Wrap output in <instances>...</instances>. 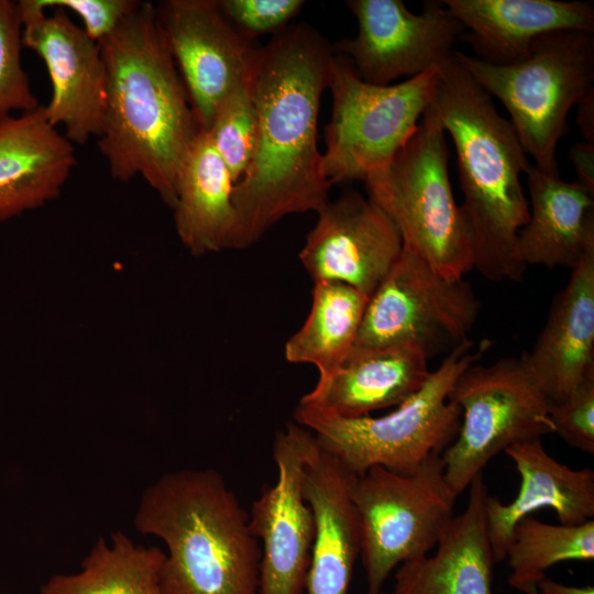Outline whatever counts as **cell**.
<instances>
[{
	"mask_svg": "<svg viewBox=\"0 0 594 594\" xmlns=\"http://www.w3.org/2000/svg\"><path fill=\"white\" fill-rule=\"evenodd\" d=\"M333 56L332 45L306 23L286 26L260 47L252 76L256 143L233 187L230 249H246L284 217L318 212L330 201L317 130Z\"/></svg>",
	"mask_w": 594,
	"mask_h": 594,
	"instance_id": "6da1fadb",
	"label": "cell"
},
{
	"mask_svg": "<svg viewBox=\"0 0 594 594\" xmlns=\"http://www.w3.org/2000/svg\"><path fill=\"white\" fill-rule=\"evenodd\" d=\"M99 45L107 70L99 152L112 178L140 175L173 209L178 172L200 129L154 3L142 1Z\"/></svg>",
	"mask_w": 594,
	"mask_h": 594,
	"instance_id": "7a4b0ae2",
	"label": "cell"
},
{
	"mask_svg": "<svg viewBox=\"0 0 594 594\" xmlns=\"http://www.w3.org/2000/svg\"><path fill=\"white\" fill-rule=\"evenodd\" d=\"M452 139L473 241V268L491 282L521 280L517 235L529 218L520 176L530 167L509 120L452 56L438 68L431 101Z\"/></svg>",
	"mask_w": 594,
	"mask_h": 594,
	"instance_id": "3957f363",
	"label": "cell"
},
{
	"mask_svg": "<svg viewBox=\"0 0 594 594\" xmlns=\"http://www.w3.org/2000/svg\"><path fill=\"white\" fill-rule=\"evenodd\" d=\"M135 529L167 548L165 594H257L261 549L249 514L219 472L162 475L142 494Z\"/></svg>",
	"mask_w": 594,
	"mask_h": 594,
	"instance_id": "277c9868",
	"label": "cell"
},
{
	"mask_svg": "<svg viewBox=\"0 0 594 594\" xmlns=\"http://www.w3.org/2000/svg\"><path fill=\"white\" fill-rule=\"evenodd\" d=\"M491 344L483 339L474 349L473 341H464L430 372L416 394L386 415L340 418L297 405L295 422L311 431L319 447L356 476L374 466L411 474L455 439L461 409L449 394L462 372L476 363Z\"/></svg>",
	"mask_w": 594,
	"mask_h": 594,
	"instance_id": "5b68a950",
	"label": "cell"
},
{
	"mask_svg": "<svg viewBox=\"0 0 594 594\" xmlns=\"http://www.w3.org/2000/svg\"><path fill=\"white\" fill-rule=\"evenodd\" d=\"M448 156L446 131L430 103L405 146L364 184L403 244L440 275L459 279L473 270V241L453 196Z\"/></svg>",
	"mask_w": 594,
	"mask_h": 594,
	"instance_id": "8992f818",
	"label": "cell"
},
{
	"mask_svg": "<svg viewBox=\"0 0 594 594\" xmlns=\"http://www.w3.org/2000/svg\"><path fill=\"white\" fill-rule=\"evenodd\" d=\"M470 77L505 106L518 139L540 172L559 176L557 145L568 131L566 117L594 87V36L582 30L542 34L529 57L497 66L454 51Z\"/></svg>",
	"mask_w": 594,
	"mask_h": 594,
	"instance_id": "52a82bcc",
	"label": "cell"
},
{
	"mask_svg": "<svg viewBox=\"0 0 594 594\" xmlns=\"http://www.w3.org/2000/svg\"><path fill=\"white\" fill-rule=\"evenodd\" d=\"M437 81L438 69H432L399 84H369L348 58L334 55L328 82L332 113L321 161L324 178L331 185L364 182L386 166L415 133Z\"/></svg>",
	"mask_w": 594,
	"mask_h": 594,
	"instance_id": "ba28073f",
	"label": "cell"
},
{
	"mask_svg": "<svg viewBox=\"0 0 594 594\" xmlns=\"http://www.w3.org/2000/svg\"><path fill=\"white\" fill-rule=\"evenodd\" d=\"M367 592L381 591L393 570L428 554L453 519L457 495L444 479L441 454L411 474L374 466L352 490Z\"/></svg>",
	"mask_w": 594,
	"mask_h": 594,
	"instance_id": "9c48e42d",
	"label": "cell"
},
{
	"mask_svg": "<svg viewBox=\"0 0 594 594\" xmlns=\"http://www.w3.org/2000/svg\"><path fill=\"white\" fill-rule=\"evenodd\" d=\"M449 399L460 407L461 424L441 458L444 479L457 496L499 452L553 432L551 400L522 355L474 363L458 377Z\"/></svg>",
	"mask_w": 594,
	"mask_h": 594,
	"instance_id": "30bf717a",
	"label": "cell"
},
{
	"mask_svg": "<svg viewBox=\"0 0 594 594\" xmlns=\"http://www.w3.org/2000/svg\"><path fill=\"white\" fill-rule=\"evenodd\" d=\"M481 308L469 282L440 275L403 244L369 298L351 352L413 345L428 360L448 354L469 340Z\"/></svg>",
	"mask_w": 594,
	"mask_h": 594,
	"instance_id": "8fae6325",
	"label": "cell"
},
{
	"mask_svg": "<svg viewBox=\"0 0 594 594\" xmlns=\"http://www.w3.org/2000/svg\"><path fill=\"white\" fill-rule=\"evenodd\" d=\"M156 22L185 86L200 131L217 108L254 70L260 47L227 20L217 0H163Z\"/></svg>",
	"mask_w": 594,
	"mask_h": 594,
	"instance_id": "7c38bea8",
	"label": "cell"
},
{
	"mask_svg": "<svg viewBox=\"0 0 594 594\" xmlns=\"http://www.w3.org/2000/svg\"><path fill=\"white\" fill-rule=\"evenodd\" d=\"M358 34L336 42L333 51L351 62L358 76L373 85H391L438 69L449 61L464 28L442 1H426L416 14L402 0H349Z\"/></svg>",
	"mask_w": 594,
	"mask_h": 594,
	"instance_id": "4fadbf2b",
	"label": "cell"
},
{
	"mask_svg": "<svg viewBox=\"0 0 594 594\" xmlns=\"http://www.w3.org/2000/svg\"><path fill=\"white\" fill-rule=\"evenodd\" d=\"M316 447L314 433L295 421L276 433V481L254 501L249 514L251 530L262 544L257 594L305 592L315 522L302 476Z\"/></svg>",
	"mask_w": 594,
	"mask_h": 594,
	"instance_id": "5bb4252c",
	"label": "cell"
},
{
	"mask_svg": "<svg viewBox=\"0 0 594 594\" xmlns=\"http://www.w3.org/2000/svg\"><path fill=\"white\" fill-rule=\"evenodd\" d=\"M23 46L44 62L52 97L44 106L47 121L62 127L73 144L100 135L106 109L107 70L98 42L75 24L66 11L52 13L36 0L16 1Z\"/></svg>",
	"mask_w": 594,
	"mask_h": 594,
	"instance_id": "9a60e30c",
	"label": "cell"
},
{
	"mask_svg": "<svg viewBox=\"0 0 594 594\" xmlns=\"http://www.w3.org/2000/svg\"><path fill=\"white\" fill-rule=\"evenodd\" d=\"M299 260L314 283L334 282L371 296L403 249L400 233L370 198L350 191L318 212Z\"/></svg>",
	"mask_w": 594,
	"mask_h": 594,
	"instance_id": "2e32d148",
	"label": "cell"
},
{
	"mask_svg": "<svg viewBox=\"0 0 594 594\" xmlns=\"http://www.w3.org/2000/svg\"><path fill=\"white\" fill-rule=\"evenodd\" d=\"M520 476L517 496L503 504L487 496L485 515L495 562L505 559L515 524L532 512L550 508L560 524L580 525L594 518V471L573 470L553 459L535 438L515 443L504 451Z\"/></svg>",
	"mask_w": 594,
	"mask_h": 594,
	"instance_id": "e0dca14e",
	"label": "cell"
},
{
	"mask_svg": "<svg viewBox=\"0 0 594 594\" xmlns=\"http://www.w3.org/2000/svg\"><path fill=\"white\" fill-rule=\"evenodd\" d=\"M356 475L317 443L302 476L315 522L307 594H348L360 554V530L351 490Z\"/></svg>",
	"mask_w": 594,
	"mask_h": 594,
	"instance_id": "ac0fdd59",
	"label": "cell"
},
{
	"mask_svg": "<svg viewBox=\"0 0 594 594\" xmlns=\"http://www.w3.org/2000/svg\"><path fill=\"white\" fill-rule=\"evenodd\" d=\"M469 32L462 38L476 58L497 66L515 65L530 55L538 36L559 30L594 32V7L559 0H442Z\"/></svg>",
	"mask_w": 594,
	"mask_h": 594,
	"instance_id": "d6986e66",
	"label": "cell"
},
{
	"mask_svg": "<svg viewBox=\"0 0 594 594\" xmlns=\"http://www.w3.org/2000/svg\"><path fill=\"white\" fill-rule=\"evenodd\" d=\"M77 164L74 144L44 106L0 121V221L56 199Z\"/></svg>",
	"mask_w": 594,
	"mask_h": 594,
	"instance_id": "ffe728a7",
	"label": "cell"
},
{
	"mask_svg": "<svg viewBox=\"0 0 594 594\" xmlns=\"http://www.w3.org/2000/svg\"><path fill=\"white\" fill-rule=\"evenodd\" d=\"M427 361L413 345L351 352L340 367L319 376L298 406L340 418H359L397 407L428 380Z\"/></svg>",
	"mask_w": 594,
	"mask_h": 594,
	"instance_id": "44dd1931",
	"label": "cell"
},
{
	"mask_svg": "<svg viewBox=\"0 0 594 594\" xmlns=\"http://www.w3.org/2000/svg\"><path fill=\"white\" fill-rule=\"evenodd\" d=\"M521 355L551 403L594 374V252L572 270L532 349Z\"/></svg>",
	"mask_w": 594,
	"mask_h": 594,
	"instance_id": "7402d4cb",
	"label": "cell"
},
{
	"mask_svg": "<svg viewBox=\"0 0 594 594\" xmlns=\"http://www.w3.org/2000/svg\"><path fill=\"white\" fill-rule=\"evenodd\" d=\"M483 474L470 484L468 505L453 517L432 556L404 562L393 594H493L495 563L487 534Z\"/></svg>",
	"mask_w": 594,
	"mask_h": 594,
	"instance_id": "603a6c76",
	"label": "cell"
},
{
	"mask_svg": "<svg viewBox=\"0 0 594 594\" xmlns=\"http://www.w3.org/2000/svg\"><path fill=\"white\" fill-rule=\"evenodd\" d=\"M530 210L517 235V252L529 265L573 270L594 252V193L530 165L526 172Z\"/></svg>",
	"mask_w": 594,
	"mask_h": 594,
	"instance_id": "cb8c5ba5",
	"label": "cell"
},
{
	"mask_svg": "<svg viewBox=\"0 0 594 594\" xmlns=\"http://www.w3.org/2000/svg\"><path fill=\"white\" fill-rule=\"evenodd\" d=\"M235 183L208 131H199L178 172L173 207L177 235L194 256L230 249Z\"/></svg>",
	"mask_w": 594,
	"mask_h": 594,
	"instance_id": "d4e9b609",
	"label": "cell"
},
{
	"mask_svg": "<svg viewBox=\"0 0 594 594\" xmlns=\"http://www.w3.org/2000/svg\"><path fill=\"white\" fill-rule=\"evenodd\" d=\"M369 298L345 284L314 283L309 315L286 341L285 359L315 365L319 376L336 371L355 343Z\"/></svg>",
	"mask_w": 594,
	"mask_h": 594,
	"instance_id": "484cf974",
	"label": "cell"
},
{
	"mask_svg": "<svg viewBox=\"0 0 594 594\" xmlns=\"http://www.w3.org/2000/svg\"><path fill=\"white\" fill-rule=\"evenodd\" d=\"M165 552L136 544L118 530L111 544L99 538L73 574H55L40 594H165L161 570Z\"/></svg>",
	"mask_w": 594,
	"mask_h": 594,
	"instance_id": "4316f807",
	"label": "cell"
},
{
	"mask_svg": "<svg viewBox=\"0 0 594 594\" xmlns=\"http://www.w3.org/2000/svg\"><path fill=\"white\" fill-rule=\"evenodd\" d=\"M505 559L512 569L509 585L536 594L552 565L594 559V520L574 526L550 525L526 516L513 528Z\"/></svg>",
	"mask_w": 594,
	"mask_h": 594,
	"instance_id": "83f0119b",
	"label": "cell"
},
{
	"mask_svg": "<svg viewBox=\"0 0 594 594\" xmlns=\"http://www.w3.org/2000/svg\"><path fill=\"white\" fill-rule=\"evenodd\" d=\"M252 76L221 101L208 131L235 184L246 173L256 143L257 117Z\"/></svg>",
	"mask_w": 594,
	"mask_h": 594,
	"instance_id": "f1b7e54d",
	"label": "cell"
},
{
	"mask_svg": "<svg viewBox=\"0 0 594 594\" xmlns=\"http://www.w3.org/2000/svg\"><path fill=\"white\" fill-rule=\"evenodd\" d=\"M22 47L18 3L0 0V121L40 107L22 66Z\"/></svg>",
	"mask_w": 594,
	"mask_h": 594,
	"instance_id": "f546056e",
	"label": "cell"
},
{
	"mask_svg": "<svg viewBox=\"0 0 594 594\" xmlns=\"http://www.w3.org/2000/svg\"><path fill=\"white\" fill-rule=\"evenodd\" d=\"M227 20L244 37L278 33L305 6L302 0H217Z\"/></svg>",
	"mask_w": 594,
	"mask_h": 594,
	"instance_id": "4dcf8cb0",
	"label": "cell"
},
{
	"mask_svg": "<svg viewBox=\"0 0 594 594\" xmlns=\"http://www.w3.org/2000/svg\"><path fill=\"white\" fill-rule=\"evenodd\" d=\"M553 432L571 447L594 454V374L585 378L565 398L551 403Z\"/></svg>",
	"mask_w": 594,
	"mask_h": 594,
	"instance_id": "1f68e13d",
	"label": "cell"
},
{
	"mask_svg": "<svg viewBox=\"0 0 594 594\" xmlns=\"http://www.w3.org/2000/svg\"><path fill=\"white\" fill-rule=\"evenodd\" d=\"M45 10L59 8L74 12L82 22L84 31L100 43L141 4L139 0H36Z\"/></svg>",
	"mask_w": 594,
	"mask_h": 594,
	"instance_id": "d6a6232c",
	"label": "cell"
},
{
	"mask_svg": "<svg viewBox=\"0 0 594 594\" xmlns=\"http://www.w3.org/2000/svg\"><path fill=\"white\" fill-rule=\"evenodd\" d=\"M569 157L576 173V182L594 193V143H575L569 150Z\"/></svg>",
	"mask_w": 594,
	"mask_h": 594,
	"instance_id": "836d02e7",
	"label": "cell"
},
{
	"mask_svg": "<svg viewBox=\"0 0 594 594\" xmlns=\"http://www.w3.org/2000/svg\"><path fill=\"white\" fill-rule=\"evenodd\" d=\"M576 123L584 141L594 143V87L578 101Z\"/></svg>",
	"mask_w": 594,
	"mask_h": 594,
	"instance_id": "e575fe53",
	"label": "cell"
},
{
	"mask_svg": "<svg viewBox=\"0 0 594 594\" xmlns=\"http://www.w3.org/2000/svg\"><path fill=\"white\" fill-rule=\"evenodd\" d=\"M536 594H594V587L591 585L571 586L544 578L539 582Z\"/></svg>",
	"mask_w": 594,
	"mask_h": 594,
	"instance_id": "d590c367",
	"label": "cell"
},
{
	"mask_svg": "<svg viewBox=\"0 0 594 594\" xmlns=\"http://www.w3.org/2000/svg\"><path fill=\"white\" fill-rule=\"evenodd\" d=\"M366 594H393V593L392 592L385 593V592L378 591V592H367Z\"/></svg>",
	"mask_w": 594,
	"mask_h": 594,
	"instance_id": "8d00e7d4",
	"label": "cell"
}]
</instances>
